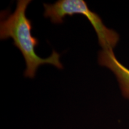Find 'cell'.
Segmentation results:
<instances>
[{
	"label": "cell",
	"instance_id": "6da1fadb",
	"mask_svg": "<svg viewBox=\"0 0 129 129\" xmlns=\"http://www.w3.org/2000/svg\"><path fill=\"white\" fill-rule=\"evenodd\" d=\"M30 3V0L17 1L15 11L1 20L0 38L3 40L12 38L13 45L25 59L26 68L24 75L34 78L37 69L43 64H52L59 69H62L63 67L60 60V54L55 50L47 58H41L35 52L39 41L32 35V21L26 15V10Z\"/></svg>",
	"mask_w": 129,
	"mask_h": 129
},
{
	"label": "cell",
	"instance_id": "7a4b0ae2",
	"mask_svg": "<svg viewBox=\"0 0 129 129\" xmlns=\"http://www.w3.org/2000/svg\"><path fill=\"white\" fill-rule=\"evenodd\" d=\"M44 16L55 24L63 22L67 16L74 14L84 16L93 26L98 35V42L103 50H113L118 43L119 35L114 30L108 28L101 17L88 7L84 0H59L54 4H44Z\"/></svg>",
	"mask_w": 129,
	"mask_h": 129
},
{
	"label": "cell",
	"instance_id": "3957f363",
	"mask_svg": "<svg viewBox=\"0 0 129 129\" xmlns=\"http://www.w3.org/2000/svg\"><path fill=\"white\" fill-rule=\"evenodd\" d=\"M98 63L114 72L120 85L122 96L129 99V69L117 60L113 50H103L98 55Z\"/></svg>",
	"mask_w": 129,
	"mask_h": 129
}]
</instances>
